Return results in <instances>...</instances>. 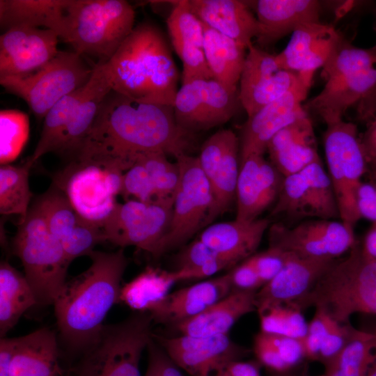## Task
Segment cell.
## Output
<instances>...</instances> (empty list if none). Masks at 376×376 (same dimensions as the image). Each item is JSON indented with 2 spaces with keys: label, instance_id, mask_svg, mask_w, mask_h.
Wrapping results in <instances>:
<instances>
[{
  "label": "cell",
  "instance_id": "cell-50",
  "mask_svg": "<svg viewBox=\"0 0 376 376\" xmlns=\"http://www.w3.org/2000/svg\"><path fill=\"white\" fill-rule=\"evenodd\" d=\"M331 318L324 311L315 309L313 319L308 324V331L302 340L305 357L318 360L322 340L329 329Z\"/></svg>",
  "mask_w": 376,
  "mask_h": 376
},
{
  "label": "cell",
  "instance_id": "cell-41",
  "mask_svg": "<svg viewBox=\"0 0 376 376\" xmlns=\"http://www.w3.org/2000/svg\"><path fill=\"white\" fill-rule=\"evenodd\" d=\"M238 263L235 259L215 251L197 238L178 253L175 271L179 281L203 279Z\"/></svg>",
  "mask_w": 376,
  "mask_h": 376
},
{
  "label": "cell",
  "instance_id": "cell-54",
  "mask_svg": "<svg viewBox=\"0 0 376 376\" xmlns=\"http://www.w3.org/2000/svg\"><path fill=\"white\" fill-rule=\"evenodd\" d=\"M357 209L361 218L376 221V186L372 182H362L358 189Z\"/></svg>",
  "mask_w": 376,
  "mask_h": 376
},
{
  "label": "cell",
  "instance_id": "cell-42",
  "mask_svg": "<svg viewBox=\"0 0 376 376\" xmlns=\"http://www.w3.org/2000/svg\"><path fill=\"white\" fill-rule=\"evenodd\" d=\"M35 203L49 230L60 241L71 233L80 217L65 192L54 184Z\"/></svg>",
  "mask_w": 376,
  "mask_h": 376
},
{
  "label": "cell",
  "instance_id": "cell-60",
  "mask_svg": "<svg viewBox=\"0 0 376 376\" xmlns=\"http://www.w3.org/2000/svg\"><path fill=\"white\" fill-rule=\"evenodd\" d=\"M274 376H288V375L284 374V373H281L280 374H278V375H274Z\"/></svg>",
  "mask_w": 376,
  "mask_h": 376
},
{
  "label": "cell",
  "instance_id": "cell-17",
  "mask_svg": "<svg viewBox=\"0 0 376 376\" xmlns=\"http://www.w3.org/2000/svg\"><path fill=\"white\" fill-rule=\"evenodd\" d=\"M300 73L281 68L263 48L251 45L239 81L240 104L248 117L279 98L295 84Z\"/></svg>",
  "mask_w": 376,
  "mask_h": 376
},
{
  "label": "cell",
  "instance_id": "cell-43",
  "mask_svg": "<svg viewBox=\"0 0 376 376\" xmlns=\"http://www.w3.org/2000/svg\"><path fill=\"white\" fill-rule=\"evenodd\" d=\"M256 311L262 332L300 340L307 334L308 324L293 303L263 307Z\"/></svg>",
  "mask_w": 376,
  "mask_h": 376
},
{
  "label": "cell",
  "instance_id": "cell-49",
  "mask_svg": "<svg viewBox=\"0 0 376 376\" xmlns=\"http://www.w3.org/2000/svg\"><path fill=\"white\" fill-rule=\"evenodd\" d=\"M288 253L278 248L269 246L249 257L259 278L265 285L274 279L284 266Z\"/></svg>",
  "mask_w": 376,
  "mask_h": 376
},
{
  "label": "cell",
  "instance_id": "cell-45",
  "mask_svg": "<svg viewBox=\"0 0 376 376\" xmlns=\"http://www.w3.org/2000/svg\"><path fill=\"white\" fill-rule=\"evenodd\" d=\"M357 119L365 124L359 134L366 163L365 176L369 182H376V86L356 105Z\"/></svg>",
  "mask_w": 376,
  "mask_h": 376
},
{
  "label": "cell",
  "instance_id": "cell-33",
  "mask_svg": "<svg viewBox=\"0 0 376 376\" xmlns=\"http://www.w3.org/2000/svg\"><path fill=\"white\" fill-rule=\"evenodd\" d=\"M91 79V88L70 118L56 152L70 157V162L78 155L102 101L112 90L106 63L95 65Z\"/></svg>",
  "mask_w": 376,
  "mask_h": 376
},
{
  "label": "cell",
  "instance_id": "cell-8",
  "mask_svg": "<svg viewBox=\"0 0 376 376\" xmlns=\"http://www.w3.org/2000/svg\"><path fill=\"white\" fill-rule=\"evenodd\" d=\"M94 68L75 52L59 51L37 70L22 76L0 77L1 85L23 99L38 119L62 97L84 86Z\"/></svg>",
  "mask_w": 376,
  "mask_h": 376
},
{
  "label": "cell",
  "instance_id": "cell-18",
  "mask_svg": "<svg viewBox=\"0 0 376 376\" xmlns=\"http://www.w3.org/2000/svg\"><path fill=\"white\" fill-rule=\"evenodd\" d=\"M153 338L175 363L191 376H206L221 366L239 360L247 350L228 334L171 338L153 334Z\"/></svg>",
  "mask_w": 376,
  "mask_h": 376
},
{
  "label": "cell",
  "instance_id": "cell-59",
  "mask_svg": "<svg viewBox=\"0 0 376 376\" xmlns=\"http://www.w3.org/2000/svg\"><path fill=\"white\" fill-rule=\"evenodd\" d=\"M367 376H376V362L372 366Z\"/></svg>",
  "mask_w": 376,
  "mask_h": 376
},
{
  "label": "cell",
  "instance_id": "cell-51",
  "mask_svg": "<svg viewBox=\"0 0 376 376\" xmlns=\"http://www.w3.org/2000/svg\"><path fill=\"white\" fill-rule=\"evenodd\" d=\"M354 329L350 324H340L331 319L322 343L318 361L324 363L336 356L347 343Z\"/></svg>",
  "mask_w": 376,
  "mask_h": 376
},
{
  "label": "cell",
  "instance_id": "cell-12",
  "mask_svg": "<svg viewBox=\"0 0 376 376\" xmlns=\"http://www.w3.org/2000/svg\"><path fill=\"white\" fill-rule=\"evenodd\" d=\"M175 158L180 180L174 194L169 228L161 243L159 256L184 244L205 226L213 205L211 185L198 157L183 154Z\"/></svg>",
  "mask_w": 376,
  "mask_h": 376
},
{
  "label": "cell",
  "instance_id": "cell-46",
  "mask_svg": "<svg viewBox=\"0 0 376 376\" xmlns=\"http://www.w3.org/2000/svg\"><path fill=\"white\" fill-rule=\"evenodd\" d=\"M137 158L149 174L155 199L173 197L180 180L178 164L170 162L167 155L162 152L145 153Z\"/></svg>",
  "mask_w": 376,
  "mask_h": 376
},
{
  "label": "cell",
  "instance_id": "cell-27",
  "mask_svg": "<svg viewBox=\"0 0 376 376\" xmlns=\"http://www.w3.org/2000/svg\"><path fill=\"white\" fill-rule=\"evenodd\" d=\"M269 162L285 177L320 159L313 123L308 115L282 129L268 143Z\"/></svg>",
  "mask_w": 376,
  "mask_h": 376
},
{
  "label": "cell",
  "instance_id": "cell-48",
  "mask_svg": "<svg viewBox=\"0 0 376 376\" xmlns=\"http://www.w3.org/2000/svg\"><path fill=\"white\" fill-rule=\"evenodd\" d=\"M124 198L148 202L155 200V189L149 174L137 158L135 163L123 175L120 194Z\"/></svg>",
  "mask_w": 376,
  "mask_h": 376
},
{
  "label": "cell",
  "instance_id": "cell-44",
  "mask_svg": "<svg viewBox=\"0 0 376 376\" xmlns=\"http://www.w3.org/2000/svg\"><path fill=\"white\" fill-rule=\"evenodd\" d=\"M29 135L28 116L18 110L0 112V163L8 164L20 155Z\"/></svg>",
  "mask_w": 376,
  "mask_h": 376
},
{
  "label": "cell",
  "instance_id": "cell-24",
  "mask_svg": "<svg viewBox=\"0 0 376 376\" xmlns=\"http://www.w3.org/2000/svg\"><path fill=\"white\" fill-rule=\"evenodd\" d=\"M232 292L227 273L170 292L148 312L153 322L173 327L194 317Z\"/></svg>",
  "mask_w": 376,
  "mask_h": 376
},
{
  "label": "cell",
  "instance_id": "cell-32",
  "mask_svg": "<svg viewBox=\"0 0 376 376\" xmlns=\"http://www.w3.org/2000/svg\"><path fill=\"white\" fill-rule=\"evenodd\" d=\"M58 347L56 334L47 327L19 337L9 376H59Z\"/></svg>",
  "mask_w": 376,
  "mask_h": 376
},
{
  "label": "cell",
  "instance_id": "cell-10",
  "mask_svg": "<svg viewBox=\"0 0 376 376\" xmlns=\"http://www.w3.org/2000/svg\"><path fill=\"white\" fill-rule=\"evenodd\" d=\"M123 173L104 164L73 160L54 176L53 184L65 192L81 218L102 227L117 203Z\"/></svg>",
  "mask_w": 376,
  "mask_h": 376
},
{
  "label": "cell",
  "instance_id": "cell-34",
  "mask_svg": "<svg viewBox=\"0 0 376 376\" xmlns=\"http://www.w3.org/2000/svg\"><path fill=\"white\" fill-rule=\"evenodd\" d=\"M203 51L213 79L238 88L247 49L203 23Z\"/></svg>",
  "mask_w": 376,
  "mask_h": 376
},
{
  "label": "cell",
  "instance_id": "cell-26",
  "mask_svg": "<svg viewBox=\"0 0 376 376\" xmlns=\"http://www.w3.org/2000/svg\"><path fill=\"white\" fill-rule=\"evenodd\" d=\"M166 25L172 46L182 63V77L194 79L205 76L209 68L203 51V26L189 1L175 3Z\"/></svg>",
  "mask_w": 376,
  "mask_h": 376
},
{
  "label": "cell",
  "instance_id": "cell-38",
  "mask_svg": "<svg viewBox=\"0 0 376 376\" xmlns=\"http://www.w3.org/2000/svg\"><path fill=\"white\" fill-rule=\"evenodd\" d=\"M91 86L90 78L84 86L62 97L49 110L43 118L38 142L30 157L33 163L47 153H56L70 118L88 94Z\"/></svg>",
  "mask_w": 376,
  "mask_h": 376
},
{
  "label": "cell",
  "instance_id": "cell-31",
  "mask_svg": "<svg viewBox=\"0 0 376 376\" xmlns=\"http://www.w3.org/2000/svg\"><path fill=\"white\" fill-rule=\"evenodd\" d=\"M270 224V220L265 218L253 221L235 219L210 225L198 239L219 253L240 263L255 254Z\"/></svg>",
  "mask_w": 376,
  "mask_h": 376
},
{
  "label": "cell",
  "instance_id": "cell-55",
  "mask_svg": "<svg viewBox=\"0 0 376 376\" xmlns=\"http://www.w3.org/2000/svg\"><path fill=\"white\" fill-rule=\"evenodd\" d=\"M206 376H260V375L257 363L237 360L217 368Z\"/></svg>",
  "mask_w": 376,
  "mask_h": 376
},
{
  "label": "cell",
  "instance_id": "cell-4",
  "mask_svg": "<svg viewBox=\"0 0 376 376\" xmlns=\"http://www.w3.org/2000/svg\"><path fill=\"white\" fill-rule=\"evenodd\" d=\"M337 259L293 304L301 311L321 310L340 324H350L354 313L376 314V261L357 242L347 256Z\"/></svg>",
  "mask_w": 376,
  "mask_h": 376
},
{
  "label": "cell",
  "instance_id": "cell-5",
  "mask_svg": "<svg viewBox=\"0 0 376 376\" xmlns=\"http://www.w3.org/2000/svg\"><path fill=\"white\" fill-rule=\"evenodd\" d=\"M135 13L124 0H71L65 42L81 56L108 62L134 28Z\"/></svg>",
  "mask_w": 376,
  "mask_h": 376
},
{
  "label": "cell",
  "instance_id": "cell-11",
  "mask_svg": "<svg viewBox=\"0 0 376 376\" xmlns=\"http://www.w3.org/2000/svg\"><path fill=\"white\" fill-rule=\"evenodd\" d=\"M173 198L117 203L101 227L106 241L122 249L136 246L159 257L161 243L171 222Z\"/></svg>",
  "mask_w": 376,
  "mask_h": 376
},
{
  "label": "cell",
  "instance_id": "cell-2",
  "mask_svg": "<svg viewBox=\"0 0 376 376\" xmlns=\"http://www.w3.org/2000/svg\"><path fill=\"white\" fill-rule=\"evenodd\" d=\"M89 267L67 281L53 306L58 338L70 352L81 355L95 341L103 322L119 301L120 283L127 265L123 249L93 251Z\"/></svg>",
  "mask_w": 376,
  "mask_h": 376
},
{
  "label": "cell",
  "instance_id": "cell-23",
  "mask_svg": "<svg viewBox=\"0 0 376 376\" xmlns=\"http://www.w3.org/2000/svg\"><path fill=\"white\" fill-rule=\"evenodd\" d=\"M286 253L287 259L281 270L256 292V311L297 301L311 290L334 260L304 258Z\"/></svg>",
  "mask_w": 376,
  "mask_h": 376
},
{
  "label": "cell",
  "instance_id": "cell-47",
  "mask_svg": "<svg viewBox=\"0 0 376 376\" xmlns=\"http://www.w3.org/2000/svg\"><path fill=\"white\" fill-rule=\"evenodd\" d=\"M106 241L102 228L79 217L71 233L61 240L65 253L70 262L74 259L88 256L95 246Z\"/></svg>",
  "mask_w": 376,
  "mask_h": 376
},
{
  "label": "cell",
  "instance_id": "cell-62",
  "mask_svg": "<svg viewBox=\"0 0 376 376\" xmlns=\"http://www.w3.org/2000/svg\"><path fill=\"white\" fill-rule=\"evenodd\" d=\"M373 184H375V185L376 186V182H375V183H373Z\"/></svg>",
  "mask_w": 376,
  "mask_h": 376
},
{
  "label": "cell",
  "instance_id": "cell-14",
  "mask_svg": "<svg viewBox=\"0 0 376 376\" xmlns=\"http://www.w3.org/2000/svg\"><path fill=\"white\" fill-rule=\"evenodd\" d=\"M269 246L304 258L335 260L355 244L354 229L340 220L313 219L269 228Z\"/></svg>",
  "mask_w": 376,
  "mask_h": 376
},
{
  "label": "cell",
  "instance_id": "cell-35",
  "mask_svg": "<svg viewBox=\"0 0 376 376\" xmlns=\"http://www.w3.org/2000/svg\"><path fill=\"white\" fill-rule=\"evenodd\" d=\"M38 305L34 292L24 275L8 261L0 263V336L18 322L29 308Z\"/></svg>",
  "mask_w": 376,
  "mask_h": 376
},
{
  "label": "cell",
  "instance_id": "cell-56",
  "mask_svg": "<svg viewBox=\"0 0 376 376\" xmlns=\"http://www.w3.org/2000/svg\"><path fill=\"white\" fill-rule=\"evenodd\" d=\"M19 342L17 338H1L0 340V376H9L11 362Z\"/></svg>",
  "mask_w": 376,
  "mask_h": 376
},
{
  "label": "cell",
  "instance_id": "cell-39",
  "mask_svg": "<svg viewBox=\"0 0 376 376\" xmlns=\"http://www.w3.org/2000/svg\"><path fill=\"white\" fill-rule=\"evenodd\" d=\"M240 140L231 131L224 155L210 180L213 195V205L205 226L226 212L236 197L240 165L238 152Z\"/></svg>",
  "mask_w": 376,
  "mask_h": 376
},
{
  "label": "cell",
  "instance_id": "cell-3",
  "mask_svg": "<svg viewBox=\"0 0 376 376\" xmlns=\"http://www.w3.org/2000/svg\"><path fill=\"white\" fill-rule=\"evenodd\" d=\"M106 65L113 91L139 102L173 106L178 70L156 26H134Z\"/></svg>",
  "mask_w": 376,
  "mask_h": 376
},
{
  "label": "cell",
  "instance_id": "cell-9",
  "mask_svg": "<svg viewBox=\"0 0 376 376\" xmlns=\"http://www.w3.org/2000/svg\"><path fill=\"white\" fill-rule=\"evenodd\" d=\"M359 130L344 120L327 125L323 135L327 173L335 194L340 220L354 229L361 219L357 203L366 163Z\"/></svg>",
  "mask_w": 376,
  "mask_h": 376
},
{
  "label": "cell",
  "instance_id": "cell-6",
  "mask_svg": "<svg viewBox=\"0 0 376 376\" xmlns=\"http://www.w3.org/2000/svg\"><path fill=\"white\" fill-rule=\"evenodd\" d=\"M13 249L22 263L38 304L53 305L67 281L71 262L36 203L29 208L24 221L18 225Z\"/></svg>",
  "mask_w": 376,
  "mask_h": 376
},
{
  "label": "cell",
  "instance_id": "cell-58",
  "mask_svg": "<svg viewBox=\"0 0 376 376\" xmlns=\"http://www.w3.org/2000/svg\"><path fill=\"white\" fill-rule=\"evenodd\" d=\"M144 376H160L153 363L149 360L148 368Z\"/></svg>",
  "mask_w": 376,
  "mask_h": 376
},
{
  "label": "cell",
  "instance_id": "cell-36",
  "mask_svg": "<svg viewBox=\"0 0 376 376\" xmlns=\"http://www.w3.org/2000/svg\"><path fill=\"white\" fill-rule=\"evenodd\" d=\"M178 281L175 271L148 267L121 288L119 301L136 311L148 312L170 293Z\"/></svg>",
  "mask_w": 376,
  "mask_h": 376
},
{
  "label": "cell",
  "instance_id": "cell-57",
  "mask_svg": "<svg viewBox=\"0 0 376 376\" xmlns=\"http://www.w3.org/2000/svg\"><path fill=\"white\" fill-rule=\"evenodd\" d=\"M361 246L364 253L376 261V221L373 222Z\"/></svg>",
  "mask_w": 376,
  "mask_h": 376
},
{
  "label": "cell",
  "instance_id": "cell-61",
  "mask_svg": "<svg viewBox=\"0 0 376 376\" xmlns=\"http://www.w3.org/2000/svg\"><path fill=\"white\" fill-rule=\"evenodd\" d=\"M373 49L375 50V52H376V43H375V45L373 47Z\"/></svg>",
  "mask_w": 376,
  "mask_h": 376
},
{
  "label": "cell",
  "instance_id": "cell-7",
  "mask_svg": "<svg viewBox=\"0 0 376 376\" xmlns=\"http://www.w3.org/2000/svg\"><path fill=\"white\" fill-rule=\"evenodd\" d=\"M152 318L136 311L124 320L104 324L81 354L74 376H141L142 352L153 338Z\"/></svg>",
  "mask_w": 376,
  "mask_h": 376
},
{
  "label": "cell",
  "instance_id": "cell-52",
  "mask_svg": "<svg viewBox=\"0 0 376 376\" xmlns=\"http://www.w3.org/2000/svg\"><path fill=\"white\" fill-rule=\"evenodd\" d=\"M266 334L287 370L298 363L303 357H305L302 340L283 336Z\"/></svg>",
  "mask_w": 376,
  "mask_h": 376
},
{
  "label": "cell",
  "instance_id": "cell-30",
  "mask_svg": "<svg viewBox=\"0 0 376 376\" xmlns=\"http://www.w3.org/2000/svg\"><path fill=\"white\" fill-rule=\"evenodd\" d=\"M71 0H1L0 26L4 31L16 26L50 29L65 41Z\"/></svg>",
  "mask_w": 376,
  "mask_h": 376
},
{
  "label": "cell",
  "instance_id": "cell-40",
  "mask_svg": "<svg viewBox=\"0 0 376 376\" xmlns=\"http://www.w3.org/2000/svg\"><path fill=\"white\" fill-rule=\"evenodd\" d=\"M33 164L29 157L22 165L8 164L0 167V213L17 215L18 225L24 221L29 210L32 193L29 175Z\"/></svg>",
  "mask_w": 376,
  "mask_h": 376
},
{
  "label": "cell",
  "instance_id": "cell-53",
  "mask_svg": "<svg viewBox=\"0 0 376 376\" xmlns=\"http://www.w3.org/2000/svg\"><path fill=\"white\" fill-rule=\"evenodd\" d=\"M228 273L233 291H258L264 285L249 258L237 264Z\"/></svg>",
  "mask_w": 376,
  "mask_h": 376
},
{
  "label": "cell",
  "instance_id": "cell-20",
  "mask_svg": "<svg viewBox=\"0 0 376 376\" xmlns=\"http://www.w3.org/2000/svg\"><path fill=\"white\" fill-rule=\"evenodd\" d=\"M322 90L304 105L327 124L343 120L350 107L357 105L376 86V63L333 74L324 79Z\"/></svg>",
  "mask_w": 376,
  "mask_h": 376
},
{
  "label": "cell",
  "instance_id": "cell-21",
  "mask_svg": "<svg viewBox=\"0 0 376 376\" xmlns=\"http://www.w3.org/2000/svg\"><path fill=\"white\" fill-rule=\"evenodd\" d=\"M284 176L263 155L240 159L236 188V219L253 221L272 203L279 194Z\"/></svg>",
  "mask_w": 376,
  "mask_h": 376
},
{
  "label": "cell",
  "instance_id": "cell-22",
  "mask_svg": "<svg viewBox=\"0 0 376 376\" xmlns=\"http://www.w3.org/2000/svg\"><path fill=\"white\" fill-rule=\"evenodd\" d=\"M344 40L333 26L321 22L302 25L285 48L276 54L279 65L296 72L315 73L323 68Z\"/></svg>",
  "mask_w": 376,
  "mask_h": 376
},
{
  "label": "cell",
  "instance_id": "cell-28",
  "mask_svg": "<svg viewBox=\"0 0 376 376\" xmlns=\"http://www.w3.org/2000/svg\"><path fill=\"white\" fill-rule=\"evenodd\" d=\"M192 12L205 25L234 40L246 49L259 33L256 17L237 0H190Z\"/></svg>",
  "mask_w": 376,
  "mask_h": 376
},
{
  "label": "cell",
  "instance_id": "cell-29",
  "mask_svg": "<svg viewBox=\"0 0 376 376\" xmlns=\"http://www.w3.org/2000/svg\"><path fill=\"white\" fill-rule=\"evenodd\" d=\"M256 292L233 291L201 313L173 327L180 335L207 337L228 334L240 318L256 311Z\"/></svg>",
  "mask_w": 376,
  "mask_h": 376
},
{
  "label": "cell",
  "instance_id": "cell-1",
  "mask_svg": "<svg viewBox=\"0 0 376 376\" xmlns=\"http://www.w3.org/2000/svg\"><path fill=\"white\" fill-rule=\"evenodd\" d=\"M194 134L178 124L173 106L139 102L111 90L74 160L93 161L125 173L142 154H189Z\"/></svg>",
  "mask_w": 376,
  "mask_h": 376
},
{
  "label": "cell",
  "instance_id": "cell-64",
  "mask_svg": "<svg viewBox=\"0 0 376 376\" xmlns=\"http://www.w3.org/2000/svg\"><path fill=\"white\" fill-rule=\"evenodd\" d=\"M68 376H72V375H68ZM74 376V375H73Z\"/></svg>",
  "mask_w": 376,
  "mask_h": 376
},
{
  "label": "cell",
  "instance_id": "cell-13",
  "mask_svg": "<svg viewBox=\"0 0 376 376\" xmlns=\"http://www.w3.org/2000/svg\"><path fill=\"white\" fill-rule=\"evenodd\" d=\"M272 215L298 222L340 219L334 189L320 158L284 177Z\"/></svg>",
  "mask_w": 376,
  "mask_h": 376
},
{
  "label": "cell",
  "instance_id": "cell-16",
  "mask_svg": "<svg viewBox=\"0 0 376 376\" xmlns=\"http://www.w3.org/2000/svg\"><path fill=\"white\" fill-rule=\"evenodd\" d=\"M314 73L300 72L292 88L283 95L248 117L240 139V159L263 155L269 141L284 127L308 115L302 103L311 86Z\"/></svg>",
  "mask_w": 376,
  "mask_h": 376
},
{
  "label": "cell",
  "instance_id": "cell-37",
  "mask_svg": "<svg viewBox=\"0 0 376 376\" xmlns=\"http://www.w3.org/2000/svg\"><path fill=\"white\" fill-rule=\"evenodd\" d=\"M376 362V330L354 329L343 349L324 363V376H367Z\"/></svg>",
  "mask_w": 376,
  "mask_h": 376
},
{
  "label": "cell",
  "instance_id": "cell-19",
  "mask_svg": "<svg viewBox=\"0 0 376 376\" xmlns=\"http://www.w3.org/2000/svg\"><path fill=\"white\" fill-rule=\"evenodd\" d=\"M54 31L16 26L0 36V77L22 76L45 65L58 53Z\"/></svg>",
  "mask_w": 376,
  "mask_h": 376
},
{
  "label": "cell",
  "instance_id": "cell-63",
  "mask_svg": "<svg viewBox=\"0 0 376 376\" xmlns=\"http://www.w3.org/2000/svg\"><path fill=\"white\" fill-rule=\"evenodd\" d=\"M321 376H324V375H321Z\"/></svg>",
  "mask_w": 376,
  "mask_h": 376
},
{
  "label": "cell",
  "instance_id": "cell-25",
  "mask_svg": "<svg viewBox=\"0 0 376 376\" xmlns=\"http://www.w3.org/2000/svg\"><path fill=\"white\" fill-rule=\"evenodd\" d=\"M259 47L271 45L299 26L320 22V3L315 0H258L254 1Z\"/></svg>",
  "mask_w": 376,
  "mask_h": 376
},
{
  "label": "cell",
  "instance_id": "cell-15",
  "mask_svg": "<svg viewBox=\"0 0 376 376\" xmlns=\"http://www.w3.org/2000/svg\"><path fill=\"white\" fill-rule=\"evenodd\" d=\"M240 104L238 88H230L210 79L182 84L173 107L178 124L195 133L227 123Z\"/></svg>",
  "mask_w": 376,
  "mask_h": 376
}]
</instances>
